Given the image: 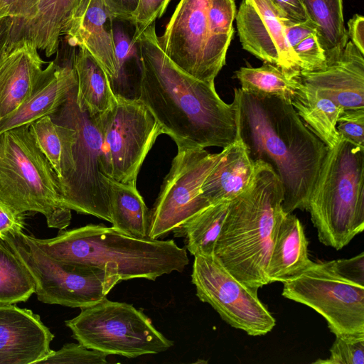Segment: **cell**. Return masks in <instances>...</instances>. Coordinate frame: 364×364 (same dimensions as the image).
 Returning <instances> with one entry per match:
<instances>
[{
    "instance_id": "obj_1",
    "label": "cell",
    "mask_w": 364,
    "mask_h": 364,
    "mask_svg": "<svg viewBox=\"0 0 364 364\" xmlns=\"http://www.w3.org/2000/svg\"><path fill=\"white\" fill-rule=\"evenodd\" d=\"M132 43L139 60L135 98L142 102L177 147L225 148L235 139L232 104L218 95L215 83L188 75L163 51L155 23Z\"/></svg>"
},
{
    "instance_id": "obj_2",
    "label": "cell",
    "mask_w": 364,
    "mask_h": 364,
    "mask_svg": "<svg viewBox=\"0 0 364 364\" xmlns=\"http://www.w3.org/2000/svg\"><path fill=\"white\" fill-rule=\"evenodd\" d=\"M235 138L255 162L269 164L281 181L285 213L306 210L327 146L304 124L294 107L277 97L234 90Z\"/></svg>"
},
{
    "instance_id": "obj_3",
    "label": "cell",
    "mask_w": 364,
    "mask_h": 364,
    "mask_svg": "<svg viewBox=\"0 0 364 364\" xmlns=\"http://www.w3.org/2000/svg\"><path fill=\"white\" fill-rule=\"evenodd\" d=\"M255 162L252 183L230 202L214 256L240 282L259 289L269 284L267 268L273 238L287 213L279 177L269 164Z\"/></svg>"
},
{
    "instance_id": "obj_4",
    "label": "cell",
    "mask_w": 364,
    "mask_h": 364,
    "mask_svg": "<svg viewBox=\"0 0 364 364\" xmlns=\"http://www.w3.org/2000/svg\"><path fill=\"white\" fill-rule=\"evenodd\" d=\"M31 237L41 250L62 264L107 270L122 281H154L164 274L183 272L189 263L186 249L173 240L134 237L102 224L61 230L48 239Z\"/></svg>"
},
{
    "instance_id": "obj_5",
    "label": "cell",
    "mask_w": 364,
    "mask_h": 364,
    "mask_svg": "<svg viewBox=\"0 0 364 364\" xmlns=\"http://www.w3.org/2000/svg\"><path fill=\"white\" fill-rule=\"evenodd\" d=\"M319 241L336 250L364 229V147L341 137L327 151L306 208Z\"/></svg>"
},
{
    "instance_id": "obj_6",
    "label": "cell",
    "mask_w": 364,
    "mask_h": 364,
    "mask_svg": "<svg viewBox=\"0 0 364 364\" xmlns=\"http://www.w3.org/2000/svg\"><path fill=\"white\" fill-rule=\"evenodd\" d=\"M0 201L18 215L43 214L49 228L61 230L70 223L58 176L29 124L0 134Z\"/></svg>"
},
{
    "instance_id": "obj_7",
    "label": "cell",
    "mask_w": 364,
    "mask_h": 364,
    "mask_svg": "<svg viewBox=\"0 0 364 364\" xmlns=\"http://www.w3.org/2000/svg\"><path fill=\"white\" fill-rule=\"evenodd\" d=\"M65 323L79 343L107 355L134 358L164 352L173 345L143 311L107 297L80 308V313Z\"/></svg>"
},
{
    "instance_id": "obj_8",
    "label": "cell",
    "mask_w": 364,
    "mask_h": 364,
    "mask_svg": "<svg viewBox=\"0 0 364 364\" xmlns=\"http://www.w3.org/2000/svg\"><path fill=\"white\" fill-rule=\"evenodd\" d=\"M31 272L38 301L82 308L107 297L122 280L100 268L69 265L53 259L23 231L1 237Z\"/></svg>"
},
{
    "instance_id": "obj_9",
    "label": "cell",
    "mask_w": 364,
    "mask_h": 364,
    "mask_svg": "<svg viewBox=\"0 0 364 364\" xmlns=\"http://www.w3.org/2000/svg\"><path fill=\"white\" fill-rule=\"evenodd\" d=\"M76 91L77 86L60 108L50 115L53 122L76 132L73 149L75 170L61 188L63 203L71 210L111 223L109 188L106 176L100 170V131L96 115L90 116L79 109Z\"/></svg>"
},
{
    "instance_id": "obj_10",
    "label": "cell",
    "mask_w": 364,
    "mask_h": 364,
    "mask_svg": "<svg viewBox=\"0 0 364 364\" xmlns=\"http://www.w3.org/2000/svg\"><path fill=\"white\" fill-rule=\"evenodd\" d=\"M116 97L112 108L96 115L102 138L100 170L107 178L136 186L140 168L163 132L139 100Z\"/></svg>"
},
{
    "instance_id": "obj_11",
    "label": "cell",
    "mask_w": 364,
    "mask_h": 364,
    "mask_svg": "<svg viewBox=\"0 0 364 364\" xmlns=\"http://www.w3.org/2000/svg\"><path fill=\"white\" fill-rule=\"evenodd\" d=\"M208 4L209 0H181L158 40L177 67L196 79L215 83L232 36L216 33Z\"/></svg>"
},
{
    "instance_id": "obj_12",
    "label": "cell",
    "mask_w": 364,
    "mask_h": 364,
    "mask_svg": "<svg viewBox=\"0 0 364 364\" xmlns=\"http://www.w3.org/2000/svg\"><path fill=\"white\" fill-rule=\"evenodd\" d=\"M283 284L282 296L321 314L335 336H364V286L342 276L333 260L313 262Z\"/></svg>"
},
{
    "instance_id": "obj_13",
    "label": "cell",
    "mask_w": 364,
    "mask_h": 364,
    "mask_svg": "<svg viewBox=\"0 0 364 364\" xmlns=\"http://www.w3.org/2000/svg\"><path fill=\"white\" fill-rule=\"evenodd\" d=\"M203 148L178 147L159 194L149 210L148 237L166 236L210 204L201 186L220 158Z\"/></svg>"
},
{
    "instance_id": "obj_14",
    "label": "cell",
    "mask_w": 364,
    "mask_h": 364,
    "mask_svg": "<svg viewBox=\"0 0 364 364\" xmlns=\"http://www.w3.org/2000/svg\"><path fill=\"white\" fill-rule=\"evenodd\" d=\"M191 282L198 299L232 327L252 336L265 335L274 327L276 321L259 300L258 289L237 279L214 255L194 256Z\"/></svg>"
},
{
    "instance_id": "obj_15",
    "label": "cell",
    "mask_w": 364,
    "mask_h": 364,
    "mask_svg": "<svg viewBox=\"0 0 364 364\" xmlns=\"http://www.w3.org/2000/svg\"><path fill=\"white\" fill-rule=\"evenodd\" d=\"M283 18L269 0H242L236 16L238 36L244 50L294 78L301 63L286 38Z\"/></svg>"
},
{
    "instance_id": "obj_16",
    "label": "cell",
    "mask_w": 364,
    "mask_h": 364,
    "mask_svg": "<svg viewBox=\"0 0 364 364\" xmlns=\"http://www.w3.org/2000/svg\"><path fill=\"white\" fill-rule=\"evenodd\" d=\"M53 338L31 309L0 304V364H38L53 350Z\"/></svg>"
},
{
    "instance_id": "obj_17",
    "label": "cell",
    "mask_w": 364,
    "mask_h": 364,
    "mask_svg": "<svg viewBox=\"0 0 364 364\" xmlns=\"http://www.w3.org/2000/svg\"><path fill=\"white\" fill-rule=\"evenodd\" d=\"M114 20L105 0H82L65 33L70 46L85 48L102 67L112 90L119 78Z\"/></svg>"
},
{
    "instance_id": "obj_18",
    "label": "cell",
    "mask_w": 364,
    "mask_h": 364,
    "mask_svg": "<svg viewBox=\"0 0 364 364\" xmlns=\"http://www.w3.org/2000/svg\"><path fill=\"white\" fill-rule=\"evenodd\" d=\"M299 79L344 109H364V53L351 41L338 59L316 70H301Z\"/></svg>"
},
{
    "instance_id": "obj_19",
    "label": "cell",
    "mask_w": 364,
    "mask_h": 364,
    "mask_svg": "<svg viewBox=\"0 0 364 364\" xmlns=\"http://www.w3.org/2000/svg\"><path fill=\"white\" fill-rule=\"evenodd\" d=\"M44 63L38 49L28 43L6 48L0 60V121L31 97L55 62L43 69Z\"/></svg>"
},
{
    "instance_id": "obj_20",
    "label": "cell",
    "mask_w": 364,
    "mask_h": 364,
    "mask_svg": "<svg viewBox=\"0 0 364 364\" xmlns=\"http://www.w3.org/2000/svg\"><path fill=\"white\" fill-rule=\"evenodd\" d=\"M82 0H39L34 15L26 20L12 18L7 49L28 43L50 57L58 50L60 38L65 34Z\"/></svg>"
},
{
    "instance_id": "obj_21",
    "label": "cell",
    "mask_w": 364,
    "mask_h": 364,
    "mask_svg": "<svg viewBox=\"0 0 364 364\" xmlns=\"http://www.w3.org/2000/svg\"><path fill=\"white\" fill-rule=\"evenodd\" d=\"M220 154L201 186L202 195L210 204L232 200L250 186L255 175V162L238 139Z\"/></svg>"
},
{
    "instance_id": "obj_22",
    "label": "cell",
    "mask_w": 364,
    "mask_h": 364,
    "mask_svg": "<svg viewBox=\"0 0 364 364\" xmlns=\"http://www.w3.org/2000/svg\"><path fill=\"white\" fill-rule=\"evenodd\" d=\"M73 65L55 63L52 70L31 97L0 121V134L55 113L77 86Z\"/></svg>"
},
{
    "instance_id": "obj_23",
    "label": "cell",
    "mask_w": 364,
    "mask_h": 364,
    "mask_svg": "<svg viewBox=\"0 0 364 364\" xmlns=\"http://www.w3.org/2000/svg\"><path fill=\"white\" fill-rule=\"evenodd\" d=\"M313 262L309 257L308 241L301 223L296 215L285 214L273 238L267 268L269 284L293 279Z\"/></svg>"
},
{
    "instance_id": "obj_24",
    "label": "cell",
    "mask_w": 364,
    "mask_h": 364,
    "mask_svg": "<svg viewBox=\"0 0 364 364\" xmlns=\"http://www.w3.org/2000/svg\"><path fill=\"white\" fill-rule=\"evenodd\" d=\"M73 66L77 77L76 102L79 109L90 116L112 108L117 101L109 78L102 67L88 53L79 48Z\"/></svg>"
},
{
    "instance_id": "obj_25",
    "label": "cell",
    "mask_w": 364,
    "mask_h": 364,
    "mask_svg": "<svg viewBox=\"0 0 364 364\" xmlns=\"http://www.w3.org/2000/svg\"><path fill=\"white\" fill-rule=\"evenodd\" d=\"M299 82L291 101L292 106L306 127L327 148H333L341 137L336 125L344 109L331 99L320 95L313 87Z\"/></svg>"
},
{
    "instance_id": "obj_26",
    "label": "cell",
    "mask_w": 364,
    "mask_h": 364,
    "mask_svg": "<svg viewBox=\"0 0 364 364\" xmlns=\"http://www.w3.org/2000/svg\"><path fill=\"white\" fill-rule=\"evenodd\" d=\"M29 128L55 171L61 191L75 170L73 149L76 141L75 130L53 122L50 116L35 121Z\"/></svg>"
},
{
    "instance_id": "obj_27",
    "label": "cell",
    "mask_w": 364,
    "mask_h": 364,
    "mask_svg": "<svg viewBox=\"0 0 364 364\" xmlns=\"http://www.w3.org/2000/svg\"><path fill=\"white\" fill-rule=\"evenodd\" d=\"M308 21L316 28L326 63L340 58L348 41L342 0H301Z\"/></svg>"
},
{
    "instance_id": "obj_28",
    "label": "cell",
    "mask_w": 364,
    "mask_h": 364,
    "mask_svg": "<svg viewBox=\"0 0 364 364\" xmlns=\"http://www.w3.org/2000/svg\"><path fill=\"white\" fill-rule=\"evenodd\" d=\"M112 228L138 238H149V210L136 186L106 177Z\"/></svg>"
},
{
    "instance_id": "obj_29",
    "label": "cell",
    "mask_w": 364,
    "mask_h": 364,
    "mask_svg": "<svg viewBox=\"0 0 364 364\" xmlns=\"http://www.w3.org/2000/svg\"><path fill=\"white\" fill-rule=\"evenodd\" d=\"M230 200L212 204L176 228L175 237L184 238L186 249L193 256H213Z\"/></svg>"
},
{
    "instance_id": "obj_30",
    "label": "cell",
    "mask_w": 364,
    "mask_h": 364,
    "mask_svg": "<svg viewBox=\"0 0 364 364\" xmlns=\"http://www.w3.org/2000/svg\"><path fill=\"white\" fill-rule=\"evenodd\" d=\"M298 77H290L279 67L264 62L258 68L241 67L234 77L244 92L257 97H277L291 104L300 85Z\"/></svg>"
},
{
    "instance_id": "obj_31",
    "label": "cell",
    "mask_w": 364,
    "mask_h": 364,
    "mask_svg": "<svg viewBox=\"0 0 364 364\" xmlns=\"http://www.w3.org/2000/svg\"><path fill=\"white\" fill-rule=\"evenodd\" d=\"M35 289L28 268L0 237V304L26 301Z\"/></svg>"
},
{
    "instance_id": "obj_32",
    "label": "cell",
    "mask_w": 364,
    "mask_h": 364,
    "mask_svg": "<svg viewBox=\"0 0 364 364\" xmlns=\"http://www.w3.org/2000/svg\"><path fill=\"white\" fill-rule=\"evenodd\" d=\"M330 356L317 360L320 364H363L364 336H336L330 348Z\"/></svg>"
},
{
    "instance_id": "obj_33",
    "label": "cell",
    "mask_w": 364,
    "mask_h": 364,
    "mask_svg": "<svg viewBox=\"0 0 364 364\" xmlns=\"http://www.w3.org/2000/svg\"><path fill=\"white\" fill-rule=\"evenodd\" d=\"M107 355L88 349L80 343H66L58 350H52L38 364H105Z\"/></svg>"
},
{
    "instance_id": "obj_34",
    "label": "cell",
    "mask_w": 364,
    "mask_h": 364,
    "mask_svg": "<svg viewBox=\"0 0 364 364\" xmlns=\"http://www.w3.org/2000/svg\"><path fill=\"white\" fill-rule=\"evenodd\" d=\"M336 128L342 137L364 147V109H343L338 117Z\"/></svg>"
},
{
    "instance_id": "obj_35",
    "label": "cell",
    "mask_w": 364,
    "mask_h": 364,
    "mask_svg": "<svg viewBox=\"0 0 364 364\" xmlns=\"http://www.w3.org/2000/svg\"><path fill=\"white\" fill-rule=\"evenodd\" d=\"M236 7L234 0H209L208 15L216 33L233 36Z\"/></svg>"
},
{
    "instance_id": "obj_36",
    "label": "cell",
    "mask_w": 364,
    "mask_h": 364,
    "mask_svg": "<svg viewBox=\"0 0 364 364\" xmlns=\"http://www.w3.org/2000/svg\"><path fill=\"white\" fill-rule=\"evenodd\" d=\"M171 0H139L130 23L135 27L132 41L164 13Z\"/></svg>"
},
{
    "instance_id": "obj_37",
    "label": "cell",
    "mask_w": 364,
    "mask_h": 364,
    "mask_svg": "<svg viewBox=\"0 0 364 364\" xmlns=\"http://www.w3.org/2000/svg\"><path fill=\"white\" fill-rule=\"evenodd\" d=\"M293 50L301 63V70H314L326 64V55L316 33H313L298 43Z\"/></svg>"
},
{
    "instance_id": "obj_38",
    "label": "cell",
    "mask_w": 364,
    "mask_h": 364,
    "mask_svg": "<svg viewBox=\"0 0 364 364\" xmlns=\"http://www.w3.org/2000/svg\"><path fill=\"white\" fill-rule=\"evenodd\" d=\"M39 0H0V18L26 20L31 18Z\"/></svg>"
},
{
    "instance_id": "obj_39",
    "label": "cell",
    "mask_w": 364,
    "mask_h": 364,
    "mask_svg": "<svg viewBox=\"0 0 364 364\" xmlns=\"http://www.w3.org/2000/svg\"><path fill=\"white\" fill-rule=\"evenodd\" d=\"M113 30L115 56L119 72V80L122 75L125 63L128 60L136 54V49L135 44L132 43V39L128 38L123 30L119 28H116L115 29L113 28Z\"/></svg>"
},
{
    "instance_id": "obj_40",
    "label": "cell",
    "mask_w": 364,
    "mask_h": 364,
    "mask_svg": "<svg viewBox=\"0 0 364 364\" xmlns=\"http://www.w3.org/2000/svg\"><path fill=\"white\" fill-rule=\"evenodd\" d=\"M338 272L348 279L364 286V253L350 259L333 260Z\"/></svg>"
},
{
    "instance_id": "obj_41",
    "label": "cell",
    "mask_w": 364,
    "mask_h": 364,
    "mask_svg": "<svg viewBox=\"0 0 364 364\" xmlns=\"http://www.w3.org/2000/svg\"><path fill=\"white\" fill-rule=\"evenodd\" d=\"M282 18L294 22H306L301 0H269Z\"/></svg>"
},
{
    "instance_id": "obj_42",
    "label": "cell",
    "mask_w": 364,
    "mask_h": 364,
    "mask_svg": "<svg viewBox=\"0 0 364 364\" xmlns=\"http://www.w3.org/2000/svg\"><path fill=\"white\" fill-rule=\"evenodd\" d=\"M284 33L289 46L293 49L298 43L313 33L316 28L309 22H294L282 19Z\"/></svg>"
},
{
    "instance_id": "obj_43",
    "label": "cell",
    "mask_w": 364,
    "mask_h": 364,
    "mask_svg": "<svg viewBox=\"0 0 364 364\" xmlns=\"http://www.w3.org/2000/svg\"><path fill=\"white\" fill-rule=\"evenodd\" d=\"M23 215L16 214L9 206L0 201V237L7 233L23 231Z\"/></svg>"
},
{
    "instance_id": "obj_44",
    "label": "cell",
    "mask_w": 364,
    "mask_h": 364,
    "mask_svg": "<svg viewBox=\"0 0 364 364\" xmlns=\"http://www.w3.org/2000/svg\"><path fill=\"white\" fill-rule=\"evenodd\" d=\"M114 19L130 23L139 0H105Z\"/></svg>"
},
{
    "instance_id": "obj_45",
    "label": "cell",
    "mask_w": 364,
    "mask_h": 364,
    "mask_svg": "<svg viewBox=\"0 0 364 364\" xmlns=\"http://www.w3.org/2000/svg\"><path fill=\"white\" fill-rule=\"evenodd\" d=\"M348 38L352 43L364 53V18L359 14L354 15L348 22Z\"/></svg>"
},
{
    "instance_id": "obj_46",
    "label": "cell",
    "mask_w": 364,
    "mask_h": 364,
    "mask_svg": "<svg viewBox=\"0 0 364 364\" xmlns=\"http://www.w3.org/2000/svg\"><path fill=\"white\" fill-rule=\"evenodd\" d=\"M12 18H0V60L6 51Z\"/></svg>"
}]
</instances>
